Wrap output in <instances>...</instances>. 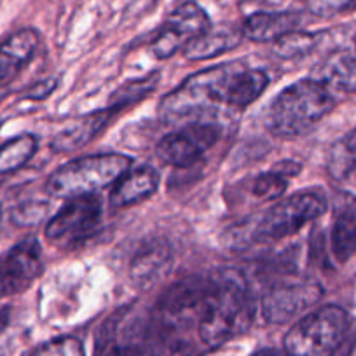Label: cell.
<instances>
[{
	"mask_svg": "<svg viewBox=\"0 0 356 356\" xmlns=\"http://www.w3.org/2000/svg\"><path fill=\"white\" fill-rule=\"evenodd\" d=\"M328 88H335L344 93H356V54L341 51L334 53L323 61L320 68V77Z\"/></svg>",
	"mask_w": 356,
	"mask_h": 356,
	"instance_id": "ac0fdd59",
	"label": "cell"
},
{
	"mask_svg": "<svg viewBox=\"0 0 356 356\" xmlns=\"http://www.w3.org/2000/svg\"><path fill=\"white\" fill-rule=\"evenodd\" d=\"M255 318V300L245 276L225 269L207 278L197 334L210 348L225 344L248 330Z\"/></svg>",
	"mask_w": 356,
	"mask_h": 356,
	"instance_id": "6da1fadb",
	"label": "cell"
},
{
	"mask_svg": "<svg viewBox=\"0 0 356 356\" xmlns=\"http://www.w3.org/2000/svg\"><path fill=\"white\" fill-rule=\"evenodd\" d=\"M112 111L105 108V111L95 112L86 118H81L79 121L72 122V124L65 126L60 133L53 138L51 147L56 152H70V150H77L89 143L105 126L108 124Z\"/></svg>",
	"mask_w": 356,
	"mask_h": 356,
	"instance_id": "e0dca14e",
	"label": "cell"
},
{
	"mask_svg": "<svg viewBox=\"0 0 356 356\" xmlns=\"http://www.w3.org/2000/svg\"><path fill=\"white\" fill-rule=\"evenodd\" d=\"M234 72V65H218L191 75L161 102V119L175 124L215 114L222 105H229Z\"/></svg>",
	"mask_w": 356,
	"mask_h": 356,
	"instance_id": "3957f363",
	"label": "cell"
},
{
	"mask_svg": "<svg viewBox=\"0 0 356 356\" xmlns=\"http://www.w3.org/2000/svg\"><path fill=\"white\" fill-rule=\"evenodd\" d=\"M29 356H84V349L77 339L60 337L39 346Z\"/></svg>",
	"mask_w": 356,
	"mask_h": 356,
	"instance_id": "484cf974",
	"label": "cell"
},
{
	"mask_svg": "<svg viewBox=\"0 0 356 356\" xmlns=\"http://www.w3.org/2000/svg\"><path fill=\"white\" fill-rule=\"evenodd\" d=\"M307 11L318 18H332L344 11L356 9V0H307Z\"/></svg>",
	"mask_w": 356,
	"mask_h": 356,
	"instance_id": "4316f807",
	"label": "cell"
},
{
	"mask_svg": "<svg viewBox=\"0 0 356 356\" xmlns=\"http://www.w3.org/2000/svg\"><path fill=\"white\" fill-rule=\"evenodd\" d=\"M252 356H289V355H286V353H282V351H276V349L266 348V349H259V351L253 353Z\"/></svg>",
	"mask_w": 356,
	"mask_h": 356,
	"instance_id": "f546056e",
	"label": "cell"
},
{
	"mask_svg": "<svg viewBox=\"0 0 356 356\" xmlns=\"http://www.w3.org/2000/svg\"><path fill=\"white\" fill-rule=\"evenodd\" d=\"M0 126H2V122H0Z\"/></svg>",
	"mask_w": 356,
	"mask_h": 356,
	"instance_id": "836d02e7",
	"label": "cell"
},
{
	"mask_svg": "<svg viewBox=\"0 0 356 356\" xmlns=\"http://www.w3.org/2000/svg\"><path fill=\"white\" fill-rule=\"evenodd\" d=\"M157 186H159V175L154 168H129L112 186L111 204L121 208L142 203L156 193Z\"/></svg>",
	"mask_w": 356,
	"mask_h": 356,
	"instance_id": "5bb4252c",
	"label": "cell"
},
{
	"mask_svg": "<svg viewBox=\"0 0 356 356\" xmlns=\"http://www.w3.org/2000/svg\"><path fill=\"white\" fill-rule=\"evenodd\" d=\"M321 299V286L309 278L283 276L267 286L260 299L262 316L269 323H286Z\"/></svg>",
	"mask_w": 356,
	"mask_h": 356,
	"instance_id": "52a82bcc",
	"label": "cell"
},
{
	"mask_svg": "<svg viewBox=\"0 0 356 356\" xmlns=\"http://www.w3.org/2000/svg\"><path fill=\"white\" fill-rule=\"evenodd\" d=\"M327 168L335 180H344L353 170H356V129L349 131L332 145Z\"/></svg>",
	"mask_w": 356,
	"mask_h": 356,
	"instance_id": "7402d4cb",
	"label": "cell"
},
{
	"mask_svg": "<svg viewBox=\"0 0 356 356\" xmlns=\"http://www.w3.org/2000/svg\"><path fill=\"white\" fill-rule=\"evenodd\" d=\"M8 95H9V91H8V88H6V86H4V88H0V102L4 100Z\"/></svg>",
	"mask_w": 356,
	"mask_h": 356,
	"instance_id": "4dcf8cb0",
	"label": "cell"
},
{
	"mask_svg": "<svg viewBox=\"0 0 356 356\" xmlns=\"http://www.w3.org/2000/svg\"><path fill=\"white\" fill-rule=\"evenodd\" d=\"M269 77L255 68H236L229 88V107L245 108L266 91Z\"/></svg>",
	"mask_w": 356,
	"mask_h": 356,
	"instance_id": "d6986e66",
	"label": "cell"
},
{
	"mask_svg": "<svg viewBox=\"0 0 356 356\" xmlns=\"http://www.w3.org/2000/svg\"><path fill=\"white\" fill-rule=\"evenodd\" d=\"M131 168V159L124 154H95L68 161L49 175L46 193L58 200L88 196L108 186H114L121 175Z\"/></svg>",
	"mask_w": 356,
	"mask_h": 356,
	"instance_id": "277c9868",
	"label": "cell"
},
{
	"mask_svg": "<svg viewBox=\"0 0 356 356\" xmlns=\"http://www.w3.org/2000/svg\"><path fill=\"white\" fill-rule=\"evenodd\" d=\"M334 105L332 89L327 84L318 79H302L283 89L273 100L266 126L280 138H297L309 133Z\"/></svg>",
	"mask_w": 356,
	"mask_h": 356,
	"instance_id": "7a4b0ae2",
	"label": "cell"
},
{
	"mask_svg": "<svg viewBox=\"0 0 356 356\" xmlns=\"http://www.w3.org/2000/svg\"><path fill=\"white\" fill-rule=\"evenodd\" d=\"M318 37L307 32H290L280 40H276V53L283 58H296L307 54L316 44Z\"/></svg>",
	"mask_w": 356,
	"mask_h": 356,
	"instance_id": "603a6c76",
	"label": "cell"
},
{
	"mask_svg": "<svg viewBox=\"0 0 356 356\" xmlns=\"http://www.w3.org/2000/svg\"><path fill=\"white\" fill-rule=\"evenodd\" d=\"M330 245L339 262H348L356 255V197L348 193L335 196Z\"/></svg>",
	"mask_w": 356,
	"mask_h": 356,
	"instance_id": "7c38bea8",
	"label": "cell"
},
{
	"mask_svg": "<svg viewBox=\"0 0 356 356\" xmlns=\"http://www.w3.org/2000/svg\"><path fill=\"white\" fill-rule=\"evenodd\" d=\"M154 86H156V79L154 77H147V79H140V81L129 82L126 84L124 88H121L118 93L114 95L111 104V111H121V108L128 107V105L135 104V102L142 100L149 91H152Z\"/></svg>",
	"mask_w": 356,
	"mask_h": 356,
	"instance_id": "cb8c5ba5",
	"label": "cell"
},
{
	"mask_svg": "<svg viewBox=\"0 0 356 356\" xmlns=\"http://www.w3.org/2000/svg\"><path fill=\"white\" fill-rule=\"evenodd\" d=\"M299 23V13H255L246 18L241 32L253 42H276L286 33L296 32Z\"/></svg>",
	"mask_w": 356,
	"mask_h": 356,
	"instance_id": "2e32d148",
	"label": "cell"
},
{
	"mask_svg": "<svg viewBox=\"0 0 356 356\" xmlns=\"http://www.w3.org/2000/svg\"><path fill=\"white\" fill-rule=\"evenodd\" d=\"M327 211V200L321 193H297L264 211L248 231V243H273L296 234L306 224Z\"/></svg>",
	"mask_w": 356,
	"mask_h": 356,
	"instance_id": "8992f818",
	"label": "cell"
},
{
	"mask_svg": "<svg viewBox=\"0 0 356 356\" xmlns=\"http://www.w3.org/2000/svg\"><path fill=\"white\" fill-rule=\"evenodd\" d=\"M220 138V129L207 122H191L157 143V157L170 166L187 168L201 159Z\"/></svg>",
	"mask_w": 356,
	"mask_h": 356,
	"instance_id": "8fae6325",
	"label": "cell"
},
{
	"mask_svg": "<svg viewBox=\"0 0 356 356\" xmlns=\"http://www.w3.org/2000/svg\"><path fill=\"white\" fill-rule=\"evenodd\" d=\"M35 150L37 138L33 135H19L0 145V177L25 166Z\"/></svg>",
	"mask_w": 356,
	"mask_h": 356,
	"instance_id": "44dd1931",
	"label": "cell"
},
{
	"mask_svg": "<svg viewBox=\"0 0 356 356\" xmlns=\"http://www.w3.org/2000/svg\"><path fill=\"white\" fill-rule=\"evenodd\" d=\"M286 186H289V182H286L285 175L273 170L269 173H262L255 178L253 194L262 201H273L285 193Z\"/></svg>",
	"mask_w": 356,
	"mask_h": 356,
	"instance_id": "d4e9b609",
	"label": "cell"
},
{
	"mask_svg": "<svg viewBox=\"0 0 356 356\" xmlns=\"http://www.w3.org/2000/svg\"><path fill=\"white\" fill-rule=\"evenodd\" d=\"M241 35L243 32H238L234 29H225V26L210 29L203 35L197 37L196 40H193L184 51H186V56L189 60H208V58L225 53V51L234 49L241 40Z\"/></svg>",
	"mask_w": 356,
	"mask_h": 356,
	"instance_id": "ffe728a7",
	"label": "cell"
},
{
	"mask_svg": "<svg viewBox=\"0 0 356 356\" xmlns=\"http://www.w3.org/2000/svg\"><path fill=\"white\" fill-rule=\"evenodd\" d=\"M44 271L39 239L30 236L0 257V299L25 292Z\"/></svg>",
	"mask_w": 356,
	"mask_h": 356,
	"instance_id": "30bf717a",
	"label": "cell"
},
{
	"mask_svg": "<svg viewBox=\"0 0 356 356\" xmlns=\"http://www.w3.org/2000/svg\"><path fill=\"white\" fill-rule=\"evenodd\" d=\"M44 211H46V204H22L13 211V222L18 225H33L40 222Z\"/></svg>",
	"mask_w": 356,
	"mask_h": 356,
	"instance_id": "83f0119b",
	"label": "cell"
},
{
	"mask_svg": "<svg viewBox=\"0 0 356 356\" xmlns=\"http://www.w3.org/2000/svg\"><path fill=\"white\" fill-rule=\"evenodd\" d=\"M211 29L207 11L194 2H187L175 9L159 32L154 35L152 53L159 60L173 56L178 49H186L193 40Z\"/></svg>",
	"mask_w": 356,
	"mask_h": 356,
	"instance_id": "9c48e42d",
	"label": "cell"
},
{
	"mask_svg": "<svg viewBox=\"0 0 356 356\" xmlns=\"http://www.w3.org/2000/svg\"><path fill=\"white\" fill-rule=\"evenodd\" d=\"M171 248L166 241H152L143 246L133 259L129 275L140 289L156 285L171 267Z\"/></svg>",
	"mask_w": 356,
	"mask_h": 356,
	"instance_id": "9a60e30c",
	"label": "cell"
},
{
	"mask_svg": "<svg viewBox=\"0 0 356 356\" xmlns=\"http://www.w3.org/2000/svg\"><path fill=\"white\" fill-rule=\"evenodd\" d=\"M250 2H262V0H250Z\"/></svg>",
	"mask_w": 356,
	"mask_h": 356,
	"instance_id": "1f68e13d",
	"label": "cell"
},
{
	"mask_svg": "<svg viewBox=\"0 0 356 356\" xmlns=\"http://www.w3.org/2000/svg\"><path fill=\"white\" fill-rule=\"evenodd\" d=\"M39 42L35 30L23 29L0 44V88L8 86L30 63Z\"/></svg>",
	"mask_w": 356,
	"mask_h": 356,
	"instance_id": "4fadbf2b",
	"label": "cell"
},
{
	"mask_svg": "<svg viewBox=\"0 0 356 356\" xmlns=\"http://www.w3.org/2000/svg\"><path fill=\"white\" fill-rule=\"evenodd\" d=\"M349 330V316L342 307L325 306L300 318L285 335L289 356H334Z\"/></svg>",
	"mask_w": 356,
	"mask_h": 356,
	"instance_id": "5b68a950",
	"label": "cell"
},
{
	"mask_svg": "<svg viewBox=\"0 0 356 356\" xmlns=\"http://www.w3.org/2000/svg\"><path fill=\"white\" fill-rule=\"evenodd\" d=\"M353 356H356V349H355V355H353Z\"/></svg>",
	"mask_w": 356,
	"mask_h": 356,
	"instance_id": "d6a6232c",
	"label": "cell"
},
{
	"mask_svg": "<svg viewBox=\"0 0 356 356\" xmlns=\"http://www.w3.org/2000/svg\"><path fill=\"white\" fill-rule=\"evenodd\" d=\"M102 200L97 194L67 200L60 211L47 222L46 238L60 246H74L93 234L102 222Z\"/></svg>",
	"mask_w": 356,
	"mask_h": 356,
	"instance_id": "ba28073f",
	"label": "cell"
},
{
	"mask_svg": "<svg viewBox=\"0 0 356 356\" xmlns=\"http://www.w3.org/2000/svg\"><path fill=\"white\" fill-rule=\"evenodd\" d=\"M108 356H154L150 348H143L138 344H119L114 346Z\"/></svg>",
	"mask_w": 356,
	"mask_h": 356,
	"instance_id": "f1b7e54d",
	"label": "cell"
}]
</instances>
